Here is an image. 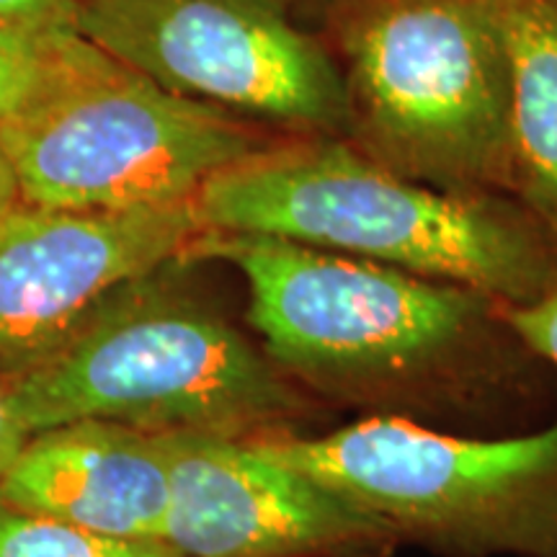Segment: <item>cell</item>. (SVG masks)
Listing matches in <instances>:
<instances>
[{
    "mask_svg": "<svg viewBox=\"0 0 557 557\" xmlns=\"http://www.w3.org/2000/svg\"><path fill=\"white\" fill-rule=\"evenodd\" d=\"M109 54L75 24L0 13V127L101 67Z\"/></svg>",
    "mask_w": 557,
    "mask_h": 557,
    "instance_id": "12",
    "label": "cell"
},
{
    "mask_svg": "<svg viewBox=\"0 0 557 557\" xmlns=\"http://www.w3.org/2000/svg\"><path fill=\"white\" fill-rule=\"evenodd\" d=\"M18 511L120 540H163L171 478L163 436L120 423L67 421L34 431L0 475Z\"/></svg>",
    "mask_w": 557,
    "mask_h": 557,
    "instance_id": "10",
    "label": "cell"
},
{
    "mask_svg": "<svg viewBox=\"0 0 557 557\" xmlns=\"http://www.w3.org/2000/svg\"><path fill=\"white\" fill-rule=\"evenodd\" d=\"M0 557H184L163 540H120L18 511L0 498Z\"/></svg>",
    "mask_w": 557,
    "mask_h": 557,
    "instance_id": "13",
    "label": "cell"
},
{
    "mask_svg": "<svg viewBox=\"0 0 557 557\" xmlns=\"http://www.w3.org/2000/svg\"><path fill=\"white\" fill-rule=\"evenodd\" d=\"M511 67L506 191L557 253V5L493 0Z\"/></svg>",
    "mask_w": 557,
    "mask_h": 557,
    "instance_id": "11",
    "label": "cell"
},
{
    "mask_svg": "<svg viewBox=\"0 0 557 557\" xmlns=\"http://www.w3.org/2000/svg\"><path fill=\"white\" fill-rule=\"evenodd\" d=\"M16 201H18L16 178H13L9 160H5L3 150H0V214H3L9 207L16 205Z\"/></svg>",
    "mask_w": 557,
    "mask_h": 557,
    "instance_id": "17",
    "label": "cell"
},
{
    "mask_svg": "<svg viewBox=\"0 0 557 557\" xmlns=\"http://www.w3.org/2000/svg\"><path fill=\"white\" fill-rule=\"evenodd\" d=\"M498 315L534 359L557 369V289L537 302L498 308Z\"/></svg>",
    "mask_w": 557,
    "mask_h": 557,
    "instance_id": "14",
    "label": "cell"
},
{
    "mask_svg": "<svg viewBox=\"0 0 557 557\" xmlns=\"http://www.w3.org/2000/svg\"><path fill=\"white\" fill-rule=\"evenodd\" d=\"M26 436L29 434L21 426L16 408H13L11 400V382L0 377V475H3L5 468L13 462V457L18 455Z\"/></svg>",
    "mask_w": 557,
    "mask_h": 557,
    "instance_id": "15",
    "label": "cell"
},
{
    "mask_svg": "<svg viewBox=\"0 0 557 557\" xmlns=\"http://www.w3.org/2000/svg\"><path fill=\"white\" fill-rule=\"evenodd\" d=\"M201 230L267 235L459 284L500 308L557 289V253L517 201L426 186L338 139L263 145L191 199Z\"/></svg>",
    "mask_w": 557,
    "mask_h": 557,
    "instance_id": "1",
    "label": "cell"
},
{
    "mask_svg": "<svg viewBox=\"0 0 557 557\" xmlns=\"http://www.w3.org/2000/svg\"><path fill=\"white\" fill-rule=\"evenodd\" d=\"M549 3H555V5H557V0H549Z\"/></svg>",
    "mask_w": 557,
    "mask_h": 557,
    "instance_id": "18",
    "label": "cell"
},
{
    "mask_svg": "<svg viewBox=\"0 0 557 557\" xmlns=\"http://www.w3.org/2000/svg\"><path fill=\"white\" fill-rule=\"evenodd\" d=\"M201 233L191 201L83 212L18 199L0 214V377L45 364L114 292L184 263Z\"/></svg>",
    "mask_w": 557,
    "mask_h": 557,
    "instance_id": "8",
    "label": "cell"
},
{
    "mask_svg": "<svg viewBox=\"0 0 557 557\" xmlns=\"http://www.w3.org/2000/svg\"><path fill=\"white\" fill-rule=\"evenodd\" d=\"M75 26L186 99L308 132L351 122L344 73L282 0H75Z\"/></svg>",
    "mask_w": 557,
    "mask_h": 557,
    "instance_id": "7",
    "label": "cell"
},
{
    "mask_svg": "<svg viewBox=\"0 0 557 557\" xmlns=\"http://www.w3.org/2000/svg\"><path fill=\"white\" fill-rule=\"evenodd\" d=\"M0 13L34 21L75 24V0H0Z\"/></svg>",
    "mask_w": 557,
    "mask_h": 557,
    "instance_id": "16",
    "label": "cell"
},
{
    "mask_svg": "<svg viewBox=\"0 0 557 557\" xmlns=\"http://www.w3.org/2000/svg\"><path fill=\"white\" fill-rule=\"evenodd\" d=\"M398 540L459 557H557V418L519 436H449L374 416L325 436L256 438Z\"/></svg>",
    "mask_w": 557,
    "mask_h": 557,
    "instance_id": "4",
    "label": "cell"
},
{
    "mask_svg": "<svg viewBox=\"0 0 557 557\" xmlns=\"http://www.w3.org/2000/svg\"><path fill=\"white\" fill-rule=\"evenodd\" d=\"M351 122L436 189L506 191L511 67L493 0H372L348 21Z\"/></svg>",
    "mask_w": 557,
    "mask_h": 557,
    "instance_id": "5",
    "label": "cell"
},
{
    "mask_svg": "<svg viewBox=\"0 0 557 557\" xmlns=\"http://www.w3.org/2000/svg\"><path fill=\"white\" fill-rule=\"evenodd\" d=\"M171 267L114 292L54 357L11 382L26 434L94 418L152 436L267 438L308 413L297 382L173 282Z\"/></svg>",
    "mask_w": 557,
    "mask_h": 557,
    "instance_id": "3",
    "label": "cell"
},
{
    "mask_svg": "<svg viewBox=\"0 0 557 557\" xmlns=\"http://www.w3.org/2000/svg\"><path fill=\"white\" fill-rule=\"evenodd\" d=\"M263 145L230 111L165 90L114 58L0 127L18 199L83 212L184 205Z\"/></svg>",
    "mask_w": 557,
    "mask_h": 557,
    "instance_id": "6",
    "label": "cell"
},
{
    "mask_svg": "<svg viewBox=\"0 0 557 557\" xmlns=\"http://www.w3.org/2000/svg\"><path fill=\"white\" fill-rule=\"evenodd\" d=\"M171 500L163 542L184 557H385L387 524L256 438L163 436Z\"/></svg>",
    "mask_w": 557,
    "mask_h": 557,
    "instance_id": "9",
    "label": "cell"
},
{
    "mask_svg": "<svg viewBox=\"0 0 557 557\" xmlns=\"http://www.w3.org/2000/svg\"><path fill=\"white\" fill-rule=\"evenodd\" d=\"M227 261L248 323L292 382L351 403H418L459 385L500 323L491 297L267 235L205 230L184 263Z\"/></svg>",
    "mask_w": 557,
    "mask_h": 557,
    "instance_id": "2",
    "label": "cell"
}]
</instances>
